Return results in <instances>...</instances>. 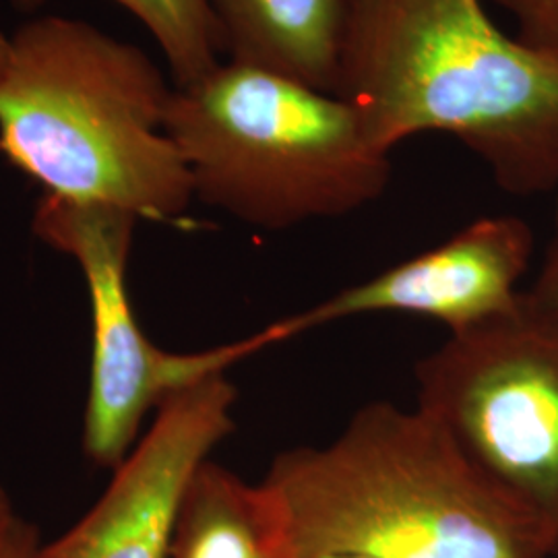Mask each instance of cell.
<instances>
[{
  "label": "cell",
  "mask_w": 558,
  "mask_h": 558,
  "mask_svg": "<svg viewBox=\"0 0 558 558\" xmlns=\"http://www.w3.org/2000/svg\"><path fill=\"white\" fill-rule=\"evenodd\" d=\"M333 94L387 151L451 135L505 193L558 191V52L505 34L482 0H350Z\"/></svg>",
  "instance_id": "6da1fadb"
},
{
  "label": "cell",
  "mask_w": 558,
  "mask_h": 558,
  "mask_svg": "<svg viewBox=\"0 0 558 558\" xmlns=\"http://www.w3.org/2000/svg\"><path fill=\"white\" fill-rule=\"evenodd\" d=\"M294 558H550L536 521L418 405L373 401L259 482Z\"/></svg>",
  "instance_id": "7a4b0ae2"
},
{
  "label": "cell",
  "mask_w": 558,
  "mask_h": 558,
  "mask_svg": "<svg viewBox=\"0 0 558 558\" xmlns=\"http://www.w3.org/2000/svg\"><path fill=\"white\" fill-rule=\"evenodd\" d=\"M172 89L135 44L36 17L0 64V154L50 197L179 223L195 191L166 131Z\"/></svg>",
  "instance_id": "3957f363"
},
{
  "label": "cell",
  "mask_w": 558,
  "mask_h": 558,
  "mask_svg": "<svg viewBox=\"0 0 558 558\" xmlns=\"http://www.w3.org/2000/svg\"><path fill=\"white\" fill-rule=\"evenodd\" d=\"M166 131L195 201L265 232L352 216L391 180V151L352 104L239 60L174 85Z\"/></svg>",
  "instance_id": "277c9868"
},
{
  "label": "cell",
  "mask_w": 558,
  "mask_h": 558,
  "mask_svg": "<svg viewBox=\"0 0 558 558\" xmlns=\"http://www.w3.org/2000/svg\"><path fill=\"white\" fill-rule=\"evenodd\" d=\"M416 405L530 513L558 558V315L521 292L416 364Z\"/></svg>",
  "instance_id": "5b68a950"
},
{
  "label": "cell",
  "mask_w": 558,
  "mask_h": 558,
  "mask_svg": "<svg viewBox=\"0 0 558 558\" xmlns=\"http://www.w3.org/2000/svg\"><path fill=\"white\" fill-rule=\"evenodd\" d=\"M137 218L114 207L46 195L34 232L80 265L94 325L92 377L83 418V451L98 468L117 470L133 451L143 420L201 380L296 338L290 319L199 352H170L143 331L126 292V267Z\"/></svg>",
  "instance_id": "8992f818"
},
{
  "label": "cell",
  "mask_w": 558,
  "mask_h": 558,
  "mask_svg": "<svg viewBox=\"0 0 558 558\" xmlns=\"http://www.w3.org/2000/svg\"><path fill=\"white\" fill-rule=\"evenodd\" d=\"M239 391L216 375L166 399L149 430L114 470L100 500L38 558H170L195 472L236 428Z\"/></svg>",
  "instance_id": "52a82bcc"
},
{
  "label": "cell",
  "mask_w": 558,
  "mask_h": 558,
  "mask_svg": "<svg viewBox=\"0 0 558 558\" xmlns=\"http://www.w3.org/2000/svg\"><path fill=\"white\" fill-rule=\"evenodd\" d=\"M534 255V232L518 216H488L379 276L290 315L296 338L329 323L368 315L437 320L449 336L509 313Z\"/></svg>",
  "instance_id": "ba28073f"
},
{
  "label": "cell",
  "mask_w": 558,
  "mask_h": 558,
  "mask_svg": "<svg viewBox=\"0 0 558 558\" xmlns=\"http://www.w3.org/2000/svg\"><path fill=\"white\" fill-rule=\"evenodd\" d=\"M228 60L333 92L350 0H207Z\"/></svg>",
  "instance_id": "9c48e42d"
},
{
  "label": "cell",
  "mask_w": 558,
  "mask_h": 558,
  "mask_svg": "<svg viewBox=\"0 0 558 558\" xmlns=\"http://www.w3.org/2000/svg\"><path fill=\"white\" fill-rule=\"evenodd\" d=\"M170 558H294L259 484L207 459L180 505Z\"/></svg>",
  "instance_id": "30bf717a"
},
{
  "label": "cell",
  "mask_w": 558,
  "mask_h": 558,
  "mask_svg": "<svg viewBox=\"0 0 558 558\" xmlns=\"http://www.w3.org/2000/svg\"><path fill=\"white\" fill-rule=\"evenodd\" d=\"M23 9L46 0H15ZM158 41L174 85L201 80L221 62V41L207 0H114Z\"/></svg>",
  "instance_id": "8fae6325"
},
{
  "label": "cell",
  "mask_w": 558,
  "mask_h": 558,
  "mask_svg": "<svg viewBox=\"0 0 558 558\" xmlns=\"http://www.w3.org/2000/svg\"><path fill=\"white\" fill-rule=\"evenodd\" d=\"M518 25L519 40L558 52V0H493Z\"/></svg>",
  "instance_id": "7c38bea8"
},
{
  "label": "cell",
  "mask_w": 558,
  "mask_h": 558,
  "mask_svg": "<svg viewBox=\"0 0 558 558\" xmlns=\"http://www.w3.org/2000/svg\"><path fill=\"white\" fill-rule=\"evenodd\" d=\"M523 294L539 311L558 315V199L555 207L553 234L544 248V257L539 260L538 274L532 288L523 290Z\"/></svg>",
  "instance_id": "4fadbf2b"
},
{
  "label": "cell",
  "mask_w": 558,
  "mask_h": 558,
  "mask_svg": "<svg viewBox=\"0 0 558 558\" xmlns=\"http://www.w3.org/2000/svg\"><path fill=\"white\" fill-rule=\"evenodd\" d=\"M40 534L27 519H13L0 530V558H38Z\"/></svg>",
  "instance_id": "5bb4252c"
},
{
  "label": "cell",
  "mask_w": 558,
  "mask_h": 558,
  "mask_svg": "<svg viewBox=\"0 0 558 558\" xmlns=\"http://www.w3.org/2000/svg\"><path fill=\"white\" fill-rule=\"evenodd\" d=\"M15 518H17V513H15V507L11 502V497L7 495V490L0 484V530L7 527Z\"/></svg>",
  "instance_id": "9a60e30c"
},
{
  "label": "cell",
  "mask_w": 558,
  "mask_h": 558,
  "mask_svg": "<svg viewBox=\"0 0 558 558\" xmlns=\"http://www.w3.org/2000/svg\"><path fill=\"white\" fill-rule=\"evenodd\" d=\"M7 46H9V36L0 34V64H2V60H4V54H7Z\"/></svg>",
  "instance_id": "2e32d148"
},
{
  "label": "cell",
  "mask_w": 558,
  "mask_h": 558,
  "mask_svg": "<svg viewBox=\"0 0 558 558\" xmlns=\"http://www.w3.org/2000/svg\"><path fill=\"white\" fill-rule=\"evenodd\" d=\"M320 558H371V557H356V555H333V557H320Z\"/></svg>",
  "instance_id": "e0dca14e"
}]
</instances>
